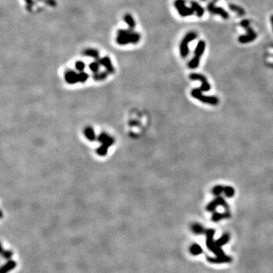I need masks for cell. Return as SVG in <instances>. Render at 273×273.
<instances>
[{
	"instance_id": "6da1fadb",
	"label": "cell",
	"mask_w": 273,
	"mask_h": 273,
	"mask_svg": "<svg viewBox=\"0 0 273 273\" xmlns=\"http://www.w3.org/2000/svg\"><path fill=\"white\" fill-rule=\"evenodd\" d=\"M202 92L203 91L200 88H195V89H193L191 90V94L194 99H198V100L205 103V104H208L213 106H218V103H219L218 98H217L215 96H206V95L202 94Z\"/></svg>"
},
{
	"instance_id": "7a4b0ae2",
	"label": "cell",
	"mask_w": 273,
	"mask_h": 273,
	"mask_svg": "<svg viewBox=\"0 0 273 273\" xmlns=\"http://www.w3.org/2000/svg\"><path fill=\"white\" fill-rule=\"evenodd\" d=\"M205 46H206V44H205L204 41H203V40H201V41H200L198 43L194 51V56L190 61L189 63H188V67L190 68L195 69L199 66L200 60V58L203 55V52H204Z\"/></svg>"
},
{
	"instance_id": "3957f363",
	"label": "cell",
	"mask_w": 273,
	"mask_h": 273,
	"mask_svg": "<svg viewBox=\"0 0 273 273\" xmlns=\"http://www.w3.org/2000/svg\"><path fill=\"white\" fill-rule=\"evenodd\" d=\"M196 33L194 32H190L186 34V36L184 37V39L181 41V45H180V53L182 58H186L189 53V49H188V45L189 43L194 39H196Z\"/></svg>"
},
{
	"instance_id": "277c9868",
	"label": "cell",
	"mask_w": 273,
	"mask_h": 273,
	"mask_svg": "<svg viewBox=\"0 0 273 273\" xmlns=\"http://www.w3.org/2000/svg\"><path fill=\"white\" fill-rule=\"evenodd\" d=\"M241 26L247 30V33L244 36H240L239 37V41L241 43H247L248 42H251L257 38V33L254 30L250 28V22L247 20H244L241 22Z\"/></svg>"
},
{
	"instance_id": "5b68a950",
	"label": "cell",
	"mask_w": 273,
	"mask_h": 273,
	"mask_svg": "<svg viewBox=\"0 0 273 273\" xmlns=\"http://www.w3.org/2000/svg\"><path fill=\"white\" fill-rule=\"evenodd\" d=\"M218 206H221L222 207L225 208V210H229V206H228V203L225 200V199L221 196H216L215 199H213V200L208 203V205L206 206V209L207 210L208 212H214L215 210L216 209V208L218 207Z\"/></svg>"
},
{
	"instance_id": "8992f818",
	"label": "cell",
	"mask_w": 273,
	"mask_h": 273,
	"mask_svg": "<svg viewBox=\"0 0 273 273\" xmlns=\"http://www.w3.org/2000/svg\"><path fill=\"white\" fill-rule=\"evenodd\" d=\"M189 77L192 81H200L202 84L200 89L203 92H207V91H209L210 89H211V86H210L209 83L208 82L207 78L204 75H203V74H197V73H192V74H190Z\"/></svg>"
},
{
	"instance_id": "52a82bcc",
	"label": "cell",
	"mask_w": 273,
	"mask_h": 273,
	"mask_svg": "<svg viewBox=\"0 0 273 273\" xmlns=\"http://www.w3.org/2000/svg\"><path fill=\"white\" fill-rule=\"evenodd\" d=\"M174 6L177 8L179 14L183 17L190 16L194 13V9L192 8H188L186 6L184 0H176L174 2Z\"/></svg>"
},
{
	"instance_id": "ba28073f",
	"label": "cell",
	"mask_w": 273,
	"mask_h": 273,
	"mask_svg": "<svg viewBox=\"0 0 273 273\" xmlns=\"http://www.w3.org/2000/svg\"><path fill=\"white\" fill-rule=\"evenodd\" d=\"M217 2V0H214V1L211 2L208 5V10L210 13L212 14H215V15H220L221 17H222L224 19H228V14L223 9V8H219V7H216L215 6V3Z\"/></svg>"
},
{
	"instance_id": "9c48e42d",
	"label": "cell",
	"mask_w": 273,
	"mask_h": 273,
	"mask_svg": "<svg viewBox=\"0 0 273 273\" xmlns=\"http://www.w3.org/2000/svg\"><path fill=\"white\" fill-rule=\"evenodd\" d=\"M138 40V36L134 33H129L126 31H121L118 36V42L119 43H125L127 42H134Z\"/></svg>"
},
{
	"instance_id": "30bf717a",
	"label": "cell",
	"mask_w": 273,
	"mask_h": 273,
	"mask_svg": "<svg viewBox=\"0 0 273 273\" xmlns=\"http://www.w3.org/2000/svg\"><path fill=\"white\" fill-rule=\"evenodd\" d=\"M214 235H215V230L214 229H207L206 231V247H208L209 250L210 251H213V249L216 247V244H215L214 241Z\"/></svg>"
},
{
	"instance_id": "8fae6325",
	"label": "cell",
	"mask_w": 273,
	"mask_h": 273,
	"mask_svg": "<svg viewBox=\"0 0 273 273\" xmlns=\"http://www.w3.org/2000/svg\"><path fill=\"white\" fill-rule=\"evenodd\" d=\"M207 260L210 263L214 264H222V263H228L232 261V258L229 256L223 255L220 257H207Z\"/></svg>"
},
{
	"instance_id": "7c38bea8",
	"label": "cell",
	"mask_w": 273,
	"mask_h": 273,
	"mask_svg": "<svg viewBox=\"0 0 273 273\" xmlns=\"http://www.w3.org/2000/svg\"><path fill=\"white\" fill-rule=\"evenodd\" d=\"M231 217V213L229 210H225V212L224 213H218V212H213V216L211 217V220L214 222H218L221 221V220L224 219V218H229Z\"/></svg>"
},
{
	"instance_id": "4fadbf2b",
	"label": "cell",
	"mask_w": 273,
	"mask_h": 273,
	"mask_svg": "<svg viewBox=\"0 0 273 273\" xmlns=\"http://www.w3.org/2000/svg\"><path fill=\"white\" fill-rule=\"evenodd\" d=\"M16 262L12 260V259H10L6 263H5L4 265L2 266L1 269H0V273H8L10 271L13 270L16 267Z\"/></svg>"
},
{
	"instance_id": "5bb4252c",
	"label": "cell",
	"mask_w": 273,
	"mask_h": 273,
	"mask_svg": "<svg viewBox=\"0 0 273 273\" xmlns=\"http://www.w3.org/2000/svg\"><path fill=\"white\" fill-rule=\"evenodd\" d=\"M229 240H230L229 234L225 233L224 235H222L219 238L217 239L216 241H215V244H216V246H217V247H222V246L226 244L229 241Z\"/></svg>"
},
{
	"instance_id": "9a60e30c",
	"label": "cell",
	"mask_w": 273,
	"mask_h": 273,
	"mask_svg": "<svg viewBox=\"0 0 273 273\" xmlns=\"http://www.w3.org/2000/svg\"><path fill=\"white\" fill-rule=\"evenodd\" d=\"M191 231L193 233L196 235H202L203 233H206L204 227L199 223H194L191 225Z\"/></svg>"
},
{
	"instance_id": "2e32d148",
	"label": "cell",
	"mask_w": 273,
	"mask_h": 273,
	"mask_svg": "<svg viewBox=\"0 0 273 273\" xmlns=\"http://www.w3.org/2000/svg\"><path fill=\"white\" fill-rule=\"evenodd\" d=\"M191 8L194 9V12L196 13V15H197L198 17L203 16V13H204V10H203V8H202L201 6H200L197 2H196L191 1Z\"/></svg>"
},
{
	"instance_id": "e0dca14e",
	"label": "cell",
	"mask_w": 273,
	"mask_h": 273,
	"mask_svg": "<svg viewBox=\"0 0 273 273\" xmlns=\"http://www.w3.org/2000/svg\"><path fill=\"white\" fill-rule=\"evenodd\" d=\"M190 252H191V253L192 255L198 256L203 253V249L197 244H194L191 245V247H190Z\"/></svg>"
},
{
	"instance_id": "ac0fdd59",
	"label": "cell",
	"mask_w": 273,
	"mask_h": 273,
	"mask_svg": "<svg viewBox=\"0 0 273 273\" xmlns=\"http://www.w3.org/2000/svg\"><path fill=\"white\" fill-rule=\"evenodd\" d=\"M223 194L228 198H232L235 194V191L231 186H224Z\"/></svg>"
},
{
	"instance_id": "d6986e66",
	"label": "cell",
	"mask_w": 273,
	"mask_h": 273,
	"mask_svg": "<svg viewBox=\"0 0 273 273\" xmlns=\"http://www.w3.org/2000/svg\"><path fill=\"white\" fill-rule=\"evenodd\" d=\"M224 191V186L223 185H216L214 186L211 190L212 194L214 195V196H220Z\"/></svg>"
},
{
	"instance_id": "ffe728a7",
	"label": "cell",
	"mask_w": 273,
	"mask_h": 273,
	"mask_svg": "<svg viewBox=\"0 0 273 273\" xmlns=\"http://www.w3.org/2000/svg\"><path fill=\"white\" fill-rule=\"evenodd\" d=\"M12 256H13V253L11 252V250H4V248L2 247V257L3 258L8 259V260H10V259L12 257Z\"/></svg>"
},
{
	"instance_id": "44dd1931",
	"label": "cell",
	"mask_w": 273,
	"mask_h": 273,
	"mask_svg": "<svg viewBox=\"0 0 273 273\" xmlns=\"http://www.w3.org/2000/svg\"><path fill=\"white\" fill-rule=\"evenodd\" d=\"M125 21L127 22V24H128V25H129L130 28H134V27L135 25L134 20L133 18H132V17L130 16V15H126V16H125Z\"/></svg>"
},
{
	"instance_id": "7402d4cb",
	"label": "cell",
	"mask_w": 273,
	"mask_h": 273,
	"mask_svg": "<svg viewBox=\"0 0 273 273\" xmlns=\"http://www.w3.org/2000/svg\"><path fill=\"white\" fill-rule=\"evenodd\" d=\"M230 8H231L233 11H237V14H238L240 16H242V15H244V11L242 8L237 7V6H230Z\"/></svg>"
},
{
	"instance_id": "603a6c76",
	"label": "cell",
	"mask_w": 273,
	"mask_h": 273,
	"mask_svg": "<svg viewBox=\"0 0 273 273\" xmlns=\"http://www.w3.org/2000/svg\"><path fill=\"white\" fill-rule=\"evenodd\" d=\"M271 21H272V28H273V15L271 17Z\"/></svg>"
},
{
	"instance_id": "cb8c5ba5",
	"label": "cell",
	"mask_w": 273,
	"mask_h": 273,
	"mask_svg": "<svg viewBox=\"0 0 273 273\" xmlns=\"http://www.w3.org/2000/svg\"><path fill=\"white\" fill-rule=\"evenodd\" d=\"M203 1H204V0H203Z\"/></svg>"
}]
</instances>
